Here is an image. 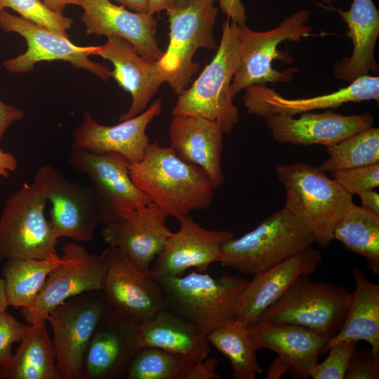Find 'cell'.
<instances>
[{"instance_id": "obj_1", "label": "cell", "mask_w": 379, "mask_h": 379, "mask_svg": "<svg viewBox=\"0 0 379 379\" xmlns=\"http://www.w3.org/2000/svg\"><path fill=\"white\" fill-rule=\"evenodd\" d=\"M129 172L151 201L177 220L206 209L213 202L216 189L208 175L180 158L171 146L150 143L143 158L130 164Z\"/></svg>"}, {"instance_id": "obj_2", "label": "cell", "mask_w": 379, "mask_h": 379, "mask_svg": "<svg viewBox=\"0 0 379 379\" xmlns=\"http://www.w3.org/2000/svg\"><path fill=\"white\" fill-rule=\"evenodd\" d=\"M275 170L286 190L284 208L306 227L314 242L327 247L353 204L352 196L319 167L296 162L277 164Z\"/></svg>"}, {"instance_id": "obj_3", "label": "cell", "mask_w": 379, "mask_h": 379, "mask_svg": "<svg viewBox=\"0 0 379 379\" xmlns=\"http://www.w3.org/2000/svg\"><path fill=\"white\" fill-rule=\"evenodd\" d=\"M152 277L160 287L167 308L207 334L236 319L238 300L249 281L241 276L225 274L216 279L195 271L185 276Z\"/></svg>"}, {"instance_id": "obj_4", "label": "cell", "mask_w": 379, "mask_h": 379, "mask_svg": "<svg viewBox=\"0 0 379 379\" xmlns=\"http://www.w3.org/2000/svg\"><path fill=\"white\" fill-rule=\"evenodd\" d=\"M237 26L227 18L215 56L192 86L178 95L171 111L173 116L201 117L218 123L225 134L233 131L239 121V112L230 88L239 62Z\"/></svg>"}, {"instance_id": "obj_5", "label": "cell", "mask_w": 379, "mask_h": 379, "mask_svg": "<svg viewBox=\"0 0 379 379\" xmlns=\"http://www.w3.org/2000/svg\"><path fill=\"white\" fill-rule=\"evenodd\" d=\"M215 0H175L166 8L169 41L156 61L166 83L177 95L189 87L200 65L193 61L199 48L215 50L213 27L218 8Z\"/></svg>"}, {"instance_id": "obj_6", "label": "cell", "mask_w": 379, "mask_h": 379, "mask_svg": "<svg viewBox=\"0 0 379 379\" xmlns=\"http://www.w3.org/2000/svg\"><path fill=\"white\" fill-rule=\"evenodd\" d=\"M310 12L301 9L283 20L276 27L257 32L246 25L237 26L239 47V62L231 84L234 98L241 90L252 85L290 82L298 69L291 67L279 71L272 67V61L279 60L291 64L293 59L286 51L277 49L283 42L302 41L315 35L308 25Z\"/></svg>"}, {"instance_id": "obj_7", "label": "cell", "mask_w": 379, "mask_h": 379, "mask_svg": "<svg viewBox=\"0 0 379 379\" xmlns=\"http://www.w3.org/2000/svg\"><path fill=\"white\" fill-rule=\"evenodd\" d=\"M306 227L284 207L255 229L221 244L220 262L244 274H255L312 247Z\"/></svg>"}, {"instance_id": "obj_8", "label": "cell", "mask_w": 379, "mask_h": 379, "mask_svg": "<svg viewBox=\"0 0 379 379\" xmlns=\"http://www.w3.org/2000/svg\"><path fill=\"white\" fill-rule=\"evenodd\" d=\"M351 298L343 287L301 277L257 322L297 325L331 339L343 326Z\"/></svg>"}, {"instance_id": "obj_9", "label": "cell", "mask_w": 379, "mask_h": 379, "mask_svg": "<svg viewBox=\"0 0 379 379\" xmlns=\"http://www.w3.org/2000/svg\"><path fill=\"white\" fill-rule=\"evenodd\" d=\"M47 203L32 182L23 183L6 199L0 216V261L58 253L59 238L45 215Z\"/></svg>"}, {"instance_id": "obj_10", "label": "cell", "mask_w": 379, "mask_h": 379, "mask_svg": "<svg viewBox=\"0 0 379 379\" xmlns=\"http://www.w3.org/2000/svg\"><path fill=\"white\" fill-rule=\"evenodd\" d=\"M109 306L102 290L86 292L63 302L48 315L60 379H81L87 348Z\"/></svg>"}, {"instance_id": "obj_11", "label": "cell", "mask_w": 379, "mask_h": 379, "mask_svg": "<svg viewBox=\"0 0 379 379\" xmlns=\"http://www.w3.org/2000/svg\"><path fill=\"white\" fill-rule=\"evenodd\" d=\"M32 183L51 204L48 221L58 238L78 243L93 240L100 218L92 185L83 186L69 180L51 164L37 168Z\"/></svg>"}, {"instance_id": "obj_12", "label": "cell", "mask_w": 379, "mask_h": 379, "mask_svg": "<svg viewBox=\"0 0 379 379\" xmlns=\"http://www.w3.org/2000/svg\"><path fill=\"white\" fill-rule=\"evenodd\" d=\"M69 162L75 171L86 175L98 200L100 225L121 218L151 202L133 182L130 162L115 152L97 154L71 149Z\"/></svg>"}, {"instance_id": "obj_13", "label": "cell", "mask_w": 379, "mask_h": 379, "mask_svg": "<svg viewBox=\"0 0 379 379\" xmlns=\"http://www.w3.org/2000/svg\"><path fill=\"white\" fill-rule=\"evenodd\" d=\"M0 28L5 32H15L26 41L27 51L3 63L11 73H25L34 70V65L41 61L62 60L70 62L77 69L88 71L107 81L111 71L102 64L92 61L89 57L96 54L98 46H79L68 36L41 26L20 16L0 11Z\"/></svg>"}, {"instance_id": "obj_14", "label": "cell", "mask_w": 379, "mask_h": 379, "mask_svg": "<svg viewBox=\"0 0 379 379\" xmlns=\"http://www.w3.org/2000/svg\"><path fill=\"white\" fill-rule=\"evenodd\" d=\"M100 256L101 290L112 310L140 323L167 308L157 283L126 253L108 246Z\"/></svg>"}, {"instance_id": "obj_15", "label": "cell", "mask_w": 379, "mask_h": 379, "mask_svg": "<svg viewBox=\"0 0 379 379\" xmlns=\"http://www.w3.org/2000/svg\"><path fill=\"white\" fill-rule=\"evenodd\" d=\"M62 252L61 262L48 274L33 306L20 310L27 324L46 321L48 314L70 298L102 289L100 255L88 252L74 241L65 244Z\"/></svg>"}, {"instance_id": "obj_16", "label": "cell", "mask_w": 379, "mask_h": 379, "mask_svg": "<svg viewBox=\"0 0 379 379\" xmlns=\"http://www.w3.org/2000/svg\"><path fill=\"white\" fill-rule=\"evenodd\" d=\"M178 220L180 229L166 240L149 269L150 277L182 276L190 268L205 272L220 261L221 244L234 238L228 230L204 228L189 215Z\"/></svg>"}, {"instance_id": "obj_17", "label": "cell", "mask_w": 379, "mask_h": 379, "mask_svg": "<svg viewBox=\"0 0 379 379\" xmlns=\"http://www.w3.org/2000/svg\"><path fill=\"white\" fill-rule=\"evenodd\" d=\"M138 325L109 307L87 348L81 379L124 378L131 361L141 348Z\"/></svg>"}, {"instance_id": "obj_18", "label": "cell", "mask_w": 379, "mask_h": 379, "mask_svg": "<svg viewBox=\"0 0 379 379\" xmlns=\"http://www.w3.org/2000/svg\"><path fill=\"white\" fill-rule=\"evenodd\" d=\"M161 110V100L157 99L140 114L114 126L102 125L86 112L72 134V149L97 154L115 152L130 163L138 162L150 144L146 129Z\"/></svg>"}, {"instance_id": "obj_19", "label": "cell", "mask_w": 379, "mask_h": 379, "mask_svg": "<svg viewBox=\"0 0 379 379\" xmlns=\"http://www.w3.org/2000/svg\"><path fill=\"white\" fill-rule=\"evenodd\" d=\"M244 90L243 101L248 114L262 118L272 114L294 117L316 109H337L347 102H378L379 77L366 75L337 91L307 98H286L265 84Z\"/></svg>"}, {"instance_id": "obj_20", "label": "cell", "mask_w": 379, "mask_h": 379, "mask_svg": "<svg viewBox=\"0 0 379 379\" xmlns=\"http://www.w3.org/2000/svg\"><path fill=\"white\" fill-rule=\"evenodd\" d=\"M265 119L274 139L279 143L329 147L371 127L374 117L371 113L342 115L329 109L321 113L305 112L298 118L272 114Z\"/></svg>"}, {"instance_id": "obj_21", "label": "cell", "mask_w": 379, "mask_h": 379, "mask_svg": "<svg viewBox=\"0 0 379 379\" xmlns=\"http://www.w3.org/2000/svg\"><path fill=\"white\" fill-rule=\"evenodd\" d=\"M169 215L154 202L137 208L102 225L101 234L108 246L126 253L147 273L172 232Z\"/></svg>"}, {"instance_id": "obj_22", "label": "cell", "mask_w": 379, "mask_h": 379, "mask_svg": "<svg viewBox=\"0 0 379 379\" xmlns=\"http://www.w3.org/2000/svg\"><path fill=\"white\" fill-rule=\"evenodd\" d=\"M322 261L319 251L312 247L254 274L241 295L236 319L250 326L301 277H310Z\"/></svg>"}, {"instance_id": "obj_23", "label": "cell", "mask_w": 379, "mask_h": 379, "mask_svg": "<svg viewBox=\"0 0 379 379\" xmlns=\"http://www.w3.org/2000/svg\"><path fill=\"white\" fill-rule=\"evenodd\" d=\"M86 33L98 36H119L129 42L138 54L153 61L163 55L156 39L157 19L112 4L110 0H80Z\"/></svg>"}, {"instance_id": "obj_24", "label": "cell", "mask_w": 379, "mask_h": 379, "mask_svg": "<svg viewBox=\"0 0 379 379\" xmlns=\"http://www.w3.org/2000/svg\"><path fill=\"white\" fill-rule=\"evenodd\" d=\"M107 38L105 44L98 46L95 55L112 63L114 69L111 71V77L132 97L128 110L119 117V121H122L144 112L165 81L156 61L138 54L123 38Z\"/></svg>"}, {"instance_id": "obj_25", "label": "cell", "mask_w": 379, "mask_h": 379, "mask_svg": "<svg viewBox=\"0 0 379 379\" xmlns=\"http://www.w3.org/2000/svg\"><path fill=\"white\" fill-rule=\"evenodd\" d=\"M173 117L168 131L171 147L180 158L201 168L218 188L225 182L221 165L224 133L220 126L198 116Z\"/></svg>"}, {"instance_id": "obj_26", "label": "cell", "mask_w": 379, "mask_h": 379, "mask_svg": "<svg viewBox=\"0 0 379 379\" xmlns=\"http://www.w3.org/2000/svg\"><path fill=\"white\" fill-rule=\"evenodd\" d=\"M248 328L257 350L275 352L289 364V373L300 378H310L320 355L328 351V338L302 326L256 322Z\"/></svg>"}, {"instance_id": "obj_27", "label": "cell", "mask_w": 379, "mask_h": 379, "mask_svg": "<svg viewBox=\"0 0 379 379\" xmlns=\"http://www.w3.org/2000/svg\"><path fill=\"white\" fill-rule=\"evenodd\" d=\"M346 23V36L352 40V52L333 67L335 77L349 84L358 78L378 73L375 47L379 35V11L373 0H352L347 11L328 7Z\"/></svg>"}, {"instance_id": "obj_28", "label": "cell", "mask_w": 379, "mask_h": 379, "mask_svg": "<svg viewBox=\"0 0 379 379\" xmlns=\"http://www.w3.org/2000/svg\"><path fill=\"white\" fill-rule=\"evenodd\" d=\"M138 328L141 348H159L193 362L211 352L207 333L168 308L138 323Z\"/></svg>"}, {"instance_id": "obj_29", "label": "cell", "mask_w": 379, "mask_h": 379, "mask_svg": "<svg viewBox=\"0 0 379 379\" xmlns=\"http://www.w3.org/2000/svg\"><path fill=\"white\" fill-rule=\"evenodd\" d=\"M355 288L340 331L328 340L329 347L344 340H365L379 352V285L361 269L352 270Z\"/></svg>"}, {"instance_id": "obj_30", "label": "cell", "mask_w": 379, "mask_h": 379, "mask_svg": "<svg viewBox=\"0 0 379 379\" xmlns=\"http://www.w3.org/2000/svg\"><path fill=\"white\" fill-rule=\"evenodd\" d=\"M0 378L60 379L46 321L30 325Z\"/></svg>"}, {"instance_id": "obj_31", "label": "cell", "mask_w": 379, "mask_h": 379, "mask_svg": "<svg viewBox=\"0 0 379 379\" xmlns=\"http://www.w3.org/2000/svg\"><path fill=\"white\" fill-rule=\"evenodd\" d=\"M62 261L58 253L43 259H13L2 267L8 306L30 309L48 274Z\"/></svg>"}, {"instance_id": "obj_32", "label": "cell", "mask_w": 379, "mask_h": 379, "mask_svg": "<svg viewBox=\"0 0 379 379\" xmlns=\"http://www.w3.org/2000/svg\"><path fill=\"white\" fill-rule=\"evenodd\" d=\"M333 239L363 257L368 268L379 274V215L353 203L335 227Z\"/></svg>"}, {"instance_id": "obj_33", "label": "cell", "mask_w": 379, "mask_h": 379, "mask_svg": "<svg viewBox=\"0 0 379 379\" xmlns=\"http://www.w3.org/2000/svg\"><path fill=\"white\" fill-rule=\"evenodd\" d=\"M209 343L231 362L235 379H254L262 373L248 326L234 319L207 334Z\"/></svg>"}, {"instance_id": "obj_34", "label": "cell", "mask_w": 379, "mask_h": 379, "mask_svg": "<svg viewBox=\"0 0 379 379\" xmlns=\"http://www.w3.org/2000/svg\"><path fill=\"white\" fill-rule=\"evenodd\" d=\"M326 149L329 158L319 166L325 172L379 163V128L369 127Z\"/></svg>"}, {"instance_id": "obj_35", "label": "cell", "mask_w": 379, "mask_h": 379, "mask_svg": "<svg viewBox=\"0 0 379 379\" xmlns=\"http://www.w3.org/2000/svg\"><path fill=\"white\" fill-rule=\"evenodd\" d=\"M194 362L155 347H142L131 361L126 379H186Z\"/></svg>"}, {"instance_id": "obj_36", "label": "cell", "mask_w": 379, "mask_h": 379, "mask_svg": "<svg viewBox=\"0 0 379 379\" xmlns=\"http://www.w3.org/2000/svg\"><path fill=\"white\" fill-rule=\"evenodd\" d=\"M11 8L20 17L68 36L73 19L49 10L40 0H0V11Z\"/></svg>"}, {"instance_id": "obj_37", "label": "cell", "mask_w": 379, "mask_h": 379, "mask_svg": "<svg viewBox=\"0 0 379 379\" xmlns=\"http://www.w3.org/2000/svg\"><path fill=\"white\" fill-rule=\"evenodd\" d=\"M357 343L354 340H344L331 345L326 359L320 364L318 363L311 371L310 378L344 379Z\"/></svg>"}, {"instance_id": "obj_38", "label": "cell", "mask_w": 379, "mask_h": 379, "mask_svg": "<svg viewBox=\"0 0 379 379\" xmlns=\"http://www.w3.org/2000/svg\"><path fill=\"white\" fill-rule=\"evenodd\" d=\"M333 179L350 195L379 186V163L331 173Z\"/></svg>"}, {"instance_id": "obj_39", "label": "cell", "mask_w": 379, "mask_h": 379, "mask_svg": "<svg viewBox=\"0 0 379 379\" xmlns=\"http://www.w3.org/2000/svg\"><path fill=\"white\" fill-rule=\"evenodd\" d=\"M29 326L6 310L0 312V373L13 357L12 345L22 340Z\"/></svg>"}, {"instance_id": "obj_40", "label": "cell", "mask_w": 379, "mask_h": 379, "mask_svg": "<svg viewBox=\"0 0 379 379\" xmlns=\"http://www.w3.org/2000/svg\"><path fill=\"white\" fill-rule=\"evenodd\" d=\"M379 352L370 348H356L344 379H378Z\"/></svg>"}, {"instance_id": "obj_41", "label": "cell", "mask_w": 379, "mask_h": 379, "mask_svg": "<svg viewBox=\"0 0 379 379\" xmlns=\"http://www.w3.org/2000/svg\"><path fill=\"white\" fill-rule=\"evenodd\" d=\"M218 363V359L213 357H207L202 361L194 362L186 379L221 378V376L215 372Z\"/></svg>"}, {"instance_id": "obj_42", "label": "cell", "mask_w": 379, "mask_h": 379, "mask_svg": "<svg viewBox=\"0 0 379 379\" xmlns=\"http://www.w3.org/2000/svg\"><path fill=\"white\" fill-rule=\"evenodd\" d=\"M222 13L239 25H246L248 18L241 0H218Z\"/></svg>"}, {"instance_id": "obj_43", "label": "cell", "mask_w": 379, "mask_h": 379, "mask_svg": "<svg viewBox=\"0 0 379 379\" xmlns=\"http://www.w3.org/2000/svg\"><path fill=\"white\" fill-rule=\"evenodd\" d=\"M24 117V112L20 108L7 105L0 100V142L6 130L13 124Z\"/></svg>"}, {"instance_id": "obj_44", "label": "cell", "mask_w": 379, "mask_h": 379, "mask_svg": "<svg viewBox=\"0 0 379 379\" xmlns=\"http://www.w3.org/2000/svg\"><path fill=\"white\" fill-rule=\"evenodd\" d=\"M18 167V161L15 156L0 148V180L6 178L15 171Z\"/></svg>"}, {"instance_id": "obj_45", "label": "cell", "mask_w": 379, "mask_h": 379, "mask_svg": "<svg viewBox=\"0 0 379 379\" xmlns=\"http://www.w3.org/2000/svg\"><path fill=\"white\" fill-rule=\"evenodd\" d=\"M291 368L288 362L280 356H277L270 365L266 379H279L286 373H290Z\"/></svg>"}, {"instance_id": "obj_46", "label": "cell", "mask_w": 379, "mask_h": 379, "mask_svg": "<svg viewBox=\"0 0 379 379\" xmlns=\"http://www.w3.org/2000/svg\"><path fill=\"white\" fill-rule=\"evenodd\" d=\"M361 206L379 215V194L373 190L364 191L359 194Z\"/></svg>"}, {"instance_id": "obj_47", "label": "cell", "mask_w": 379, "mask_h": 379, "mask_svg": "<svg viewBox=\"0 0 379 379\" xmlns=\"http://www.w3.org/2000/svg\"><path fill=\"white\" fill-rule=\"evenodd\" d=\"M51 11L62 14L67 5H80V0H40Z\"/></svg>"}, {"instance_id": "obj_48", "label": "cell", "mask_w": 379, "mask_h": 379, "mask_svg": "<svg viewBox=\"0 0 379 379\" xmlns=\"http://www.w3.org/2000/svg\"><path fill=\"white\" fill-rule=\"evenodd\" d=\"M138 13H148L149 0H113Z\"/></svg>"}, {"instance_id": "obj_49", "label": "cell", "mask_w": 379, "mask_h": 379, "mask_svg": "<svg viewBox=\"0 0 379 379\" xmlns=\"http://www.w3.org/2000/svg\"><path fill=\"white\" fill-rule=\"evenodd\" d=\"M175 0H149L148 13L154 15L168 8Z\"/></svg>"}, {"instance_id": "obj_50", "label": "cell", "mask_w": 379, "mask_h": 379, "mask_svg": "<svg viewBox=\"0 0 379 379\" xmlns=\"http://www.w3.org/2000/svg\"><path fill=\"white\" fill-rule=\"evenodd\" d=\"M8 305L7 303L6 293H5V286L4 279L0 278V312L6 310Z\"/></svg>"}, {"instance_id": "obj_51", "label": "cell", "mask_w": 379, "mask_h": 379, "mask_svg": "<svg viewBox=\"0 0 379 379\" xmlns=\"http://www.w3.org/2000/svg\"><path fill=\"white\" fill-rule=\"evenodd\" d=\"M319 1H322L323 2L326 3L327 4H331L335 0H319Z\"/></svg>"}]
</instances>
